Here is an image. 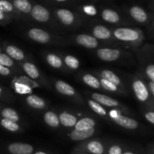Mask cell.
<instances>
[{"label":"cell","instance_id":"60d3db41","mask_svg":"<svg viewBox=\"0 0 154 154\" xmlns=\"http://www.w3.org/2000/svg\"><path fill=\"white\" fill-rule=\"evenodd\" d=\"M146 80V83H147V85H148V87H149V91H150L151 94H152V97H153L154 99V83L152 82V81H149V80Z\"/></svg>","mask_w":154,"mask_h":154},{"label":"cell","instance_id":"83f0119b","mask_svg":"<svg viewBox=\"0 0 154 154\" xmlns=\"http://www.w3.org/2000/svg\"><path fill=\"white\" fill-rule=\"evenodd\" d=\"M103 20L110 23H118L120 21V17L115 11L111 9H105L101 14Z\"/></svg>","mask_w":154,"mask_h":154},{"label":"cell","instance_id":"7402d4cb","mask_svg":"<svg viewBox=\"0 0 154 154\" xmlns=\"http://www.w3.org/2000/svg\"><path fill=\"white\" fill-rule=\"evenodd\" d=\"M57 16L60 22L65 26H72L75 21L74 14L67 9H59L57 11Z\"/></svg>","mask_w":154,"mask_h":154},{"label":"cell","instance_id":"9c48e42d","mask_svg":"<svg viewBox=\"0 0 154 154\" xmlns=\"http://www.w3.org/2000/svg\"><path fill=\"white\" fill-rule=\"evenodd\" d=\"M75 44L87 49H97L100 45L99 41L93 35L88 34L75 35L73 38Z\"/></svg>","mask_w":154,"mask_h":154},{"label":"cell","instance_id":"7bdbcfd3","mask_svg":"<svg viewBox=\"0 0 154 154\" xmlns=\"http://www.w3.org/2000/svg\"><path fill=\"white\" fill-rule=\"evenodd\" d=\"M122 154H141L138 152L134 151V150H125V151L123 152Z\"/></svg>","mask_w":154,"mask_h":154},{"label":"cell","instance_id":"3957f363","mask_svg":"<svg viewBox=\"0 0 154 154\" xmlns=\"http://www.w3.org/2000/svg\"><path fill=\"white\" fill-rule=\"evenodd\" d=\"M109 119L120 127L128 130H135L138 129L140 123L134 119L122 115V112L118 110L110 109L108 111Z\"/></svg>","mask_w":154,"mask_h":154},{"label":"cell","instance_id":"4316f807","mask_svg":"<svg viewBox=\"0 0 154 154\" xmlns=\"http://www.w3.org/2000/svg\"><path fill=\"white\" fill-rule=\"evenodd\" d=\"M0 115H1L2 118L11 120V121L16 122V123H18L21 120L18 113L14 109L9 108V107H5V108H2L0 112Z\"/></svg>","mask_w":154,"mask_h":154},{"label":"cell","instance_id":"30bf717a","mask_svg":"<svg viewBox=\"0 0 154 154\" xmlns=\"http://www.w3.org/2000/svg\"><path fill=\"white\" fill-rule=\"evenodd\" d=\"M6 150L10 154H33L34 147L27 143L14 142L9 144Z\"/></svg>","mask_w":154,"mask_h":154},{"label":"cell","instance_id":"8d00e7d4","mask_svg":"<svg viewBox=\"0 0 154 154\" xmlns=\"http://www.w3.org/2000/svg\"><path fill=\"white\" fill-rule=\"evenodd\" d=\"M12 4L5 0H0V11L3 13H11L13 11Z\"/></svg>","mask_w":154,"mask_h":154},{"label":"cell","instance_id":"836d02e7","mask_svg":"<svg viewBox=\"0 0 154 154\" xmlns=\"http://www.w3.org/2000/svg\"><path fill=\"white\" fill-rule=\"evenodd\" d=\"M0 64L9 69H15V63L8 55L0 53Z\"/></svg>","mask_w":154,"mask_h":154},{"label":"cell","instance_id":"2e32d148","mask_svg":"<svg viewBox=\"0 0 154 154\" xmlns=\"http://www.w3.org/2000/svg\"><path fill=\"white\" fill-rule=\"evenodd\" d=\"M5 54L8 55L12 60L18 62H24L26 59V55L24 51L17 46L12 45H6L4 48Z\"/></svg>","mask_w":154,"mask_h":154},{"label":"cell","instance_id":"d4e9b609","mask_svg":"<svg viewBox=\"0 0 154 154\" xmlns=\"http://www.w3.org/2000/svg\"><path fill=\"white\" fill-rule=\"evenodd\" d=\"M99 80L100 83H101V87H102L103 90H105V91L110 92V93L118 95L126 94V92H125V90H123L122 89H121L120 87H117L116 85L113 84V83L110 82V81H107V80L101 78H99Z\"/></svg>","mask_w":154,"mask_h":154},{"label":"cell","instance_id":"4dcf8cb0","mask_svg":"<svg viewBox=\"0 0 154 154\" xmlns=\"http://www.w3.org/2000/svg\"><path fill=\"white\" fill-rule=\"evenodd\" d=\"M63 61L64 65L71 70H77L79 68V60L76 57L72 55H65L63 57Z\"/></svg>","mask_w":154,"mask_h":154},{"label":"cell","instance_id":"9a60e30c","mask_svg":"<svg viewBox=\"0 0 154 154\" xmlns=\"http://www.w3.org/2000/svg\"><path fill=\"white\" fill-rule=\"evenodd\" d=\"M31 15L35 20L40 23L48 22L50 18V13L48 9L40 5H36L32 8Z\"/></svg>","mask_w":154,"mask_h":154},{"label":"cell","instance_id":"f6af8a7d","mask_svg":"<svg viewBox=\"0 0 154 154\" xmlns=\"http://www.w3.org/2000/svg\"><path fill=\"white\" fill-rule=\"evenodd\" d=\"M149 150L151 152V153L154 154V145H152L151 147H149Z\"/></svg>","mask_w":154,"mask_h":154},{"label":"cell","instance_id":"d6a6232c","mask_svg":"<svg viewBox=\"0 0 154 154\" xmlns=\"http://www.w3.org/2000/svg\"><path fill=\"white\" fill-rule=\"evenodd\" d=\"M14 6L20 11L25 14H29L32 11V5L27 0H14Z\"/></svg>","mask_w":154,"mask_h":154},{"label":"cell","instance_id":"d6986e66","mask_svg":"<svg viewBox=\"0 0 154 154\" xmlns=\"http://www.w3.org/2000/svg\"><path fill=\"white\" fill-rule=\"evenodd\" d=\"M86 102H87L89 108L94 111L96 114L99 115L100 117H103L105 120H109V115H108V111L104 108V106L101 105V104L95 102V100L91 99V98H87L86 99Z\"/></svg>","mask_w":154,"mask_h":154},{"label":"cell","instance_id":"277c9868","mask_svg":"<svg viewBox=\"0 0 154 154\" xmlns=\"http://www.w3.org/2000/svg\"><path fill=\"white\" fill-rule=\"evenodd\" d=\"M76 151L85 152L91 154H106L107 148L101 139H88L77 145L74 148Z\"/></svg>","mask_w":154,"mask_h":154},{"label":"cell","instance_id":"8992f818","mask_svg":"<svg viewBox=\"0 0 154 154\" xmlns=\"http://www.w3.org/2000/svg\"><path fill=\"white\" fill-rule=\"evenodd\" d=\"M127 53L121 49L110 48H98L96 51V55L101 61L112 63L116 62L123 57Z\"/></svg>","mask_w":154,"mask_h":154},{"label":"cell","instance_id":"f546056e","mask_svg":"<svg viewBox=\"0 0 154 154\" xmlns=\"http://www.w3.org/2000/svg\"><path fill=\"white\" fill-rule=\"evenodd\" d=\"M0 126L11 132H18L21 130V126L18 123L2 118L0 120Z\"/></svg>","mask_w":154,"mask_h":154},{"label":"cell","instance_id":"8fae6325","mask_svg":"<svg viewBox=\"0 0 154 154\" xmlns=\"http://www.w3.org/2000/svg\"><path fill=\"white\" fill-rule=\"evenodd\" d=\"M96 133L97 129L95 128H91L85 130H76L73 129L69 132L68 136L69 139L73 141H84L91 139Z\"/></svg>","mask_w":154,"mask_h":154},{"label":"cell","instance_id":"484cf974","mask_svg":"<svg viewBox=\"0 0 154 154\" xmlns=\"http://www.w3.org/2000/svg\"><path fill=\"white\" fill-rule=\"evenodd\" d=\"M97 126L96 120L91 117H83L77 121L76 124L74 126V129L76 130H85V129L95 128Z\"/></svg>","mask_w":154,"mask_h":154},{"label":"cell","instance_id":"7dc6e473","mask_svg":"<svg viewBox=\"0 0 154 154\" xmlns=\"http://www.w3.org/2000/svg\"><path fill=\"white\" fill-rule=\"evenodd\" d=\"M146 154H152V153H151V152L149 151V150H148V151H147V153H146Z\"/></svg>","mask_w":154,"mask_h":154},{"label":"cell","instance_id":"ee69618b","mask_svg":"<svg viewBox=\"0 0 154 154\" xmlns=\"http://www.w3.org/2000/svg\"><path fill=\"white\" fill-rule=\"evenodd\" d=\"M71 154H91L88 153H85V152H81V151H76V150H72Z\"/></svg>","mask_w":154,"mask_h":154},{"label":"cell","instance_id":"ac0fdd59","mask_svg":"<svg viewBox=\"0 0 154 154\" xmlns=\"http://www.w3.org/2000/svg\"><path fill=\"white\" fill-rule=\"evenodd\" d=\"M59 120H60V125L66 128H74L79 120L76 116L67 111L60 112L59 114Z\"/></svg>","mask_w":154,"mask_h":154},{"label":"cell","instance_id":"ab89813d","mask_svg":"<svg viewBox=\"0 0 154 154\" xmlns=\"http://www.w3.org/2000/svg\"><path fill=\"white\" fill-rule=\"evenodd\" d=\"M12 74L11 69H9V68L5 67V66H3L0 64V75L5 77L10 76Z\"/></svg>","mask_w":154,"mask_h":154},{"label":"cell","instance_id":"e575fe53","mask_svg":"<svg viewBox=\"0 0 154 154\" xmlns=\"http://www.w3.org/2000/svg\"><path fill=\"white\" fill-rule=\"evenodd\" d=\"M14 99L11 93L5 87L0 85V100L5 102H10Z\"/></svg>","mask_w":154,"mask_h":154},{"label":"cell","instance_id":"ba28073f","mask_svg":"<svg viewBox=\"0 0 154 154\" xmlns=\"http://www.w3.org/2000/svg\"><path fill=\"white\" fill-rule=\"evenodd\" d=\"M54 85L56 91L60 94L66 96V97L71 98L72 99H75L77 102L82 101V97L79 96V94L68 83L61 81V80H57V81H55Z\"/></svg>","mask_w":154,"mask_h":154},{"label":"cell","instance_id":"681fc988","mask_svg":"<svg viewBox=\"0 0 154 154\" xmlns=\"http://www.w3.org/2000/svg\"><path fill=\"white\" fill-rule=\"evenodd\" d=\"M0 53H2V49H1V48H0Z\"/></svg>","mask_w":154,"mask_h":154},{"label":"cell","instance_id":"4fadbf2b","mask_svg":"<svg viewBox=\"0 0 154 154\" xmlns=\"http://www.w3.org/2000/svg\"><path fill=\"white\" fill-rule=\"evenodd\" d=\"M96 72L98 75V76H99V78H104V79L113 83V84L120 87L121 89H122V90L125 91V85L122 83L121 78L117 75H116V73H114L113 71L109 70V69H101V70L98 71Z\"/></svg>","mask_w":154,"mask_h":154},{"label":"cell","instance_id":"f35d334b","mask_svg":"<svg viewBox=\"0 0 154 154\" xmlns=\"http://www.w3.org/2000/svg\"><path fill=\"white\" fill-rule=\"evenodd\" d=\"M83 11H84L85 13L87 14L88 15H95L97 14L96 8H95L94 6L92 5H86L83 7Z\"/></svg>","mask_w":154,"mask_h":154},{"label":"cell","instance_id":"603a6c76","mask_svg":"<svg viewBox=\"0 0 154 154\" xmlns=\"http://www.w3.org/2000/svg\"><path fill=\"white\" fill-rule=\"evenodd\" d=\"M130 15L134 20L140 23H144L148 20L147 14L139 6H133L130 9Z\"/></svg>","mask_w":154,"mask_h":154},{"label":"cell","instance_id":"f1b7e54d","mask_svg":"<svg viewBox=\"0 0 154 154\" xmlns=\"http://www.w3.org/2000/svg\"><path fill=\"white\" fill-rule=\"evenodd\" d=\"M11 86L14 90L19 94H26L31 92V90H30V86L26 85V82L23 81L22 79H14L12 81Z\"/></svg>","mask_w":154,"mask_h":154},{"label":"cell","instance_id":"d590c367","mask_svg":"<svg viewBox=\"0 0 154 154\" xmlns=\"http://www.w3.org/2000/svg\"><path fill=\"white\" fill-rule=\"evenodd\" d=\"M123 147L120 144H112L107 148L106 154H122Z\"/></svg>","mask_w":154,"mask_h":154},{"label":"cell","instance_id":"ffe728a7","mask_svg":"<svg viewBox=\"0 0 154 154\" xmlns=\"http://www.w3.org/2000/svg\"><path fill=\"white\" fill-rule=\"evenodd\" d=\"M45 61L53 69H62L64 68V63L60 56L54 53H47L45 56Z\"/></svg>","mask_w":154,"mask_h":154},{"label":"cell","instance_id":"b9f144b4","mask_svg":"<svg viewBox=\"0 0 154 154\" xmlns=\"http://www.w3.org/2000/svg\"><path fill=\"white\" fill-rule=\"evenodd\" d=\"M6 14L5 13H3L0 11V23H4L6 20Z\"/></svg>","mask_w":154,"mask_h":154},{"label":"cell","instance_id":"e0dca14e","mask_svg":"<svg viewBox=\"0 0 154 154\" xmlns=\"http://www.w3.org/2000/svg\"><path fill=\"white\" fill-rule=\"evenodd\" d=\"M26 103L30 108L35 110H44L46 108V102L42 98L34 94H30L26 97Z\"/></svg>","mask_w":154,"mask_h":154},{"label":"cell","instance_id":"44dd1931","mask_svg":"<svg viewBox=\"0 0 154 154\" xmlns=\"http://www.w3.org/2000/svg\"><path fill=\"white\" fill-rule=\"evenodd\" d=\"M81 80L85 85L91 87V88L94 89V90H103L102 87H101V83H100L99 78H97L95 75H91V74H83L81 76Z\"/></svg>","mask_w":154,"mask_h":154},{"label":"cell","instance_id":"c3c4849f","mask_svg":"<svg viewBox=\"0 0 154 154\" xmlns=\"http://www.w3.org/2000/svg\"><path fill=\"white\" fill-rule=\"evenodd\" d=\"M56 1H58V2H63V1H66V0H56Z\"/></svg>","mask_w":154,"mask_h":154},{"label":"cell","instance_id":"6da1fadb","mask_svg":"<svg viewBox=\"0 0 154 154\" xmlns=\"http://www.w3.org/2000/svg\"><path fill=\"white\" fill-rule=\"evenodd\" d=\"M131 88L137 100L144 106L145 109L154 111V99L146 80L141 75L137 74L133 76Z\"/></svg>","mask_w":154,"mask_h":154},{"label":"cell","instance_id":"52a82bcc","mask_svg":"<svg viewBox=\"0 0 154 154\" xmlns=\"http://www.w3.org/2000/svg\"><path fill=\"white\" fill-rule=\"evenodd\" d=\"M27 35L29 38L31 39L33 42H36V43L43 44V45L54 44L56 42L54 36L51 35L49 32L42 29H30L27 31Z\"/></svg>","mask_w":154,"mask_h":154},{"label":"cell","instance_id":"bcb514c9","mask_svg":"<svg viewBox=\"0 0 154 154\" xmlns=\"http://www.w3.org/2000/svg\"><path fill=\"white\" fill-rule=\"evenodd\" d=\"M33 154H48V153H45V152H44V151H37V152H36V153H34Z\"/></svg>","mask_w":154,"mask_h":154},{"label":"cell","instance_id":"7c38bea8","mask_svg":"<svg viewBox=\"0 0 154 154\" xmlns=\"http://www.w3.org/2000/svg\"><path fill=\"white\" fill-rule=\"evenodd\" d=\"M92 35L98 39V41H116L113 38L112 31L109 29L107 27L104 26L103 25H96L92 29Z\"/></svg>","mask_w":154,"mask_h":154},{"label":"cell","instance_id":"7a4b0ae2","mask_svg":"<svg viewBox=\"0 0 154 154\" xmlns=\"http://www.w3.org/2000/svg\"><path fill=\"white\" fill-rule=\"evenodd\" d=\"M112 34L116 41L133 48L139 47L144 40V34L139 29L119 27L113 29Z\"/></svg>","mask_w":154,"mask_h":154},{"label":"cell","instance_id":"74e56055","mask_svg":"<svg viewBox=\"0 0 154 154\" xmlns=\"http://www.w3.org/2000/svg\"><path fill=\"white\" fill-rule=\"evenodd\" d=\"M143 114L146 121L154 126V111L144 109V111H143Z\"/></svg>","mask_w":154,"mask_h":154},{"label":"cell","instance_id":"cb8c5ba5","mask_svg":"<svg viewBox=\"0 0 154 154\" xmlns=\"http://www.w3.org/2000/svg\"><path fill=\"white\" fill-rule=\"evenodd\" d=\"M43 120L49 127L53 128V129L60 127V120H59V116L54 111H46L44 114Z\"/></svg>","mask_w":154,"mask_h":154},{"label":"cell","instance_id":"5b68a950","mask_svg":"<svg viewBox=\"0 0 154 154\" xmlns=\"http://www.w3.org/2000/svg\"><path fill=\"white\" fill-rule=\"evenodd\" d=\"M89 96L91 99L101 104L104 108L118 110L121 112H125L127 111L126 107L124 106L119 101L107 95L98 93H89Z\"/></svg>","mask_w":154,"mask_h":154},{"label":"cell","instance_id":"1f68e13d","mask_svg":"<svg viewBox=\"0 0 154 154\" xmlns=\"http://www.w3.org/2000/svg\"><path fill=\"white\" fill-rule=\"evenodd\" d=\"M143 67V75L142 76L146 80L154 83V63H144Z\"/></svg>","mask_w":154,"mask_h":154},{"label":"cell","instance_id":"5bb4252c","mask_svg":"<svg viewBox=\"0 0 154 154\" xmlns=\"http://www.w3.org/2000/svg\"><path fill=\"white\" fill-rule=\"evenodd\" d=\"M20 65H21V67L22 68L23 71L25 72L26 75L30 79L34 80V81H42V75L36 65L27 61L20 63Z\"/></svg>","mask_w":154,"mask_h":154}]
</instances>
